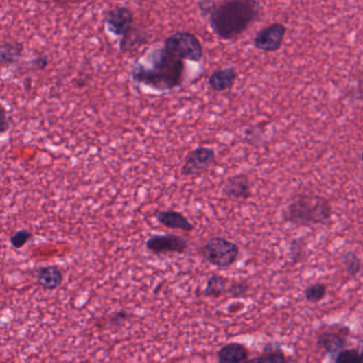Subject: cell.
Wrapping results in <instances>:
<instances>
[{
    "label": "cell",
    "instance_id": "17",
    "mask_svg": "<svg viewBox=\"0 0 363 363\" xmlns=\"http://www.w3.org/2000/svg\"><path fill=\"white\" fill-rule=\"evenodd\" d=\"M24 46L21 43H12L8 42L1 46V53H0V60L3 67L5 65H14L22 57Z\"/></svg>",
    "mask_w": 363,
    "mask_h": 363
},
{
    "label": "cell",
    "instance_id": "15",
    "mask_svg": "<svg viewBox=\"0 0 363 363\" xmlns=\"http://www.w3.org/2000/svg\"><path fill=\"white\" fill-rule=\"evenodd\" d=\"M250 360V351L241 343H228L218 351V361L221 363H240Z\"/></svg>",
    "mask_w": 363,
    "mask_h": 363
},
{
    "label": "cell",
    "instance_id": "27",
    "mask_svg": "<svg viewBox=\"0 0 363 363\" xmlns=\"http://www.w3.org/2000/svg\"><path fill=\"white\" fill-rule=\"evenodd\" d=\"M360 363H363V351L360 353Z\"/></svg>",
    "mask_w": 363,
    "mask_h": 363
},
{
    "label": "cell",
    "instance_id": "9",
    "mask_svg": "<svg viewBox=\"0 0 363 363\" xmlns=\"http://www.w3.org/2000/svg\"><path fill=\"white\" fill-rule=\"evenodd\" d=\"M134 15L128 7L113 8L106 16L108 30L115 36H126L133 29Z\"/></svg>",
    "mask_w": 363,
    "mask_h": 363
},
{
    "label": "cell",
    "instance_id": "11",
    "mask_svg": "<svg viewBox=\"0 0 363 363\" xmlns=\"http://www.w3.org/2000/svg\"><path fill=\"white\" fill-rule=\"evenodd\" d=\"M347 344L344 328L338 330H325L318 337V345L330 356H337L340 351L345 349Z\"/></svg>",
    "mask_w": 363,
    "mask_h": 363
},
{
    "label": "cell",
    "instance_id": "20",
    "mask_svg": "<svg viewBox=\"0 0 363 363\" xmlns=\"http://www.w3.org/2000/svg\"><path fill=\"white\" fill-rule=\"evenodd\" d=\"M327 293V287L322 283H312L305 290V298L311 304H316L323 301Z\"/></svg>",
    "mask_w": 363,
    "mask_h": 363
},
{
    "label": "cell",
    "instance_id": "24",
    "mask_svg": "<svg viewBox=\"0 0 363 363\" xmlns=\"http://www.w3.org/2000/svg\"><path fill=\"white\" fill-rule=\"evenodd\" d=\"M344 266L345 271L349 274V276L358 275L360 273L361 270V261L360 259L356 256V254L354 253H347L344 255Z\"/></svg>",
    "mask_w": 363,
    "mask_h": 363
},
{
    "label": "cell",
    "instance_id": "21",
    "mask_svg": "<svg viewBox=\"0 0 363 363\" xmlns=\"http://www.w3.org/2000/svg\"><path fill=\"white\" fill-rule=\"evenodd\" d=\"M132 316L129 311L121 309V310L114 311L113 314H110L109 318L106 320L109 327L117 329V328L123 327Z\"/></svg>",
    "mask_w": 363,
    "mask_h": 363
},
{
    "label": "cell",
    "instance_id": "14",
    "mask_svg": "<svg viewBox=\"0 0 363 363\" xmlns=\"http://www.w3.org/2000/svg\"><path fill=\"white\" fill-rule=\"evenodd\" d=\"M237 79V69L235 67H226L214 71L208 79V84L214 92H225L235 86Z\"/></svg>",
    "mask_w": 363,
    "mask_h": 363
},
{
    "label": "cell",
    "instance_id": "5",
    "mask_svg": "<svg viewBox=\"0 0 363 363\" xmlns=\"http://www.w3.org/2000/svg\"><path fill=\"white\" fill-rule=\"evenodd\" d=\"M163 47L183 61L200 62L204 57V47L200 38L187 31H180L167 36L164 40Z\"/></svg>",
    "mask_w": 363,
    "mask_h": 363
},
{
    "label": "cell",
    "instance_id": "23",
    "mask_svg": "<svg viewBox=\"0 0 363 363\" xmlns=\"http://www.w3.org/2000/svg\"><path fill=\"white\" fill-rule=\"evenodd\" d=\"M34 239V233L27 229H19L14 235L10 237V243L16 250H21L23 247L26 246L31 240Z\"/></svg>",
    "mask_w": 363,
    "mask_h": 363
},
{
    "label": "cell",
    "instance_id": "3",
    "mask_svg": "<svg viewBox=\"0 0 363 363\" xmlns=\"http://www.w3.org/2000/svg\"><path fill=\"white\" fill-rule=\"evenodd\" d=\"M331 215L333 207L329 200L310 193L295 195L283 210V219L287 223L303 227L326 225Z\"/></svg>",
    "mask_w": 363,
    "mask_h": 363
},
{
    "label": "cell",
    "instance_id": "8",
    "mask_svg": "<svg viewBox=\"0 0 363 363\" xmlns=\"http://www.w3.org/2000/svg\"><path fill=\"white\" fill-rule=\"evenodd\" d=\"M287 28L281 23H274L259 31L254 38V46L264 53H275L283 46Z\"/></svg>",
    "mask_w": 363,
    "mask_h": 363
},
{
    "label": "cell",
    "instance_id": "10",
    "mask_svg": "<svg viewBox=\"0 0 363 363\" xmlns=\"http://www.w3.org/2000/svg\"><path fill=\"white\" fill-rule=\"evenodd\" d=\"M223 193L231 200H246L252 196V183L244 174L233 176L226 180Z\"/></svg>",
    "mask_w": 363,
    "mask_h": 363
},
{
    "label": "cell",
    "instance_id": "4",
    "mask_svg": "<svg viewBox=\"0 0 363 363\" xmlns=\"http://www.w3.org/2000/svg\"><path fill=\"white\" fill-rule=\"evenodd\" d=\"M200 255L208 264L219 268H227L237 262L240 247L223 237H212L200 247Z\"/></svg>",
    "mask_w": 363,
    "mask_h": 363
},
{
    "label": "cell",
    "instance_id": "1",
    "mask_svg": "<svg viewBox=\"0 0 363 363\" xmlns=\"http://www.w3.org/2000/svg\"><path fill=\"white\" fill-rule=\"evenodd\" d=\"M198 8L214 34L224 40L240 38L260 14L258 0H200Z\"/></svg>",
    "mask_w": 363,
    "mask_h": 363
},
{
    "label": "cell",
    "instance_id": "18",
    "mask_svg": "<svg viewBox=\"0 0 363 363\" xmlns=\"http://www.w3.org/2000/svg\"><path fill=\"white\" fill-rule=\"evenodd\" d=\"M144 36L145 34H139L138 31L132 29L126 36H121V51L125 53V51H129V50H133L140 47L141 45L145 43Z\"/></svg>",
    "mask_w": 363,
    "mask_h": 363
},
{
    "label": "cell",
    "instance_id": "22",
    "mask_svg": "<svg viewBox=\"0 0 363 363\" xmlns=\"http://www.w3.org/2000/svg\"><path fill=\"white\" fill-rule=\"evenodd\" d=\"M250 283L245 281V280H240V281H231L228 287L227 294L233 298H241V297L246 296L250 292Z\"/></svg>",
    "mask_w": 363,
    "mask_h": 363
},
{
    "label": "cell",
    "instance_id": "12",
    "mask_svg": "<svg viewBox=\"0 0 363 363\" xmlns=\"http://www.w3.org/2000/svg\"><path fill=\"white\" fill-rule=\"evenodd\" d=\"M156 219L160 225L169 228V229L185 231V233H191L194 231V225L191 223L190 220L183 215L181 212L175 211V210L169 209L158 212Z\"/></svg>",
    "mask_w": 363,
    "mask_h": 363
},
{
    "label": "cell",
    "instance_id": "25",
    "mask_svg": "<svg viewBox=\"0 0 363 363\" xmlns=\"http://www.w3.org/2000/svg\"><path fill=\"white\" fill-rule=\"evenodd\" d=\"M338 363H357L360 362V351L357 349H343L336 356Z\"/></svg>",
    "mask_w": 363,
    "mask_h": 363
},
{
    "label": "cell",
    "instance_id": "16",
    "mask_svg": "<svg viewBox=\"0 0 363 363\" xmlns=\"http://www.w3.org/2000/svg\"><path fill=\"white\" fill-rule=\"evenodd\" d=\"M228 287H229V279L227 277L219 274H212L207 280L204 295L210 298H220L223 295L227 294Z\"/></svg>",
    "mask_w": 363,
    "mask_h": 363
},
{
    "label": "cell",
    "instance_id": "2",
    "mask_svg": "<svg viewBox=\"0 0 363 363\" xmlns=\"http://www.w3.org/2000/svg\"><path fill=\"white\" fill-rule=\"evenodd\" d=\"M185 61L161 47L154 50L150 65L133 67L131 77L138 84H145L157 91H171L183 84Z\"/></svg>",
    "mask_w": 363,
    "mask_h": 363
},
{
    "label": "cell",
    "instance_id": "6",
    "mask_svg": "<svg viewBox=\"0 0 363 363\" xmlns=\"http://www.w3.org/2000/svg\"><path fill=\"white\" fill-rule=\"evenodd\" d=\"M215 163L216 154L213 148L200 146L187 154L181 165L180 173L185 177H200L209 171Z\"/></svg>",
    "mask_w": 363,
    "mask_h": 363
},
{
    "label": "cell",
    "instance_id": "13",
    "mask_svg": "<svg viewBox=\"0 0 363 363\" xmlns=\"http://www.w3.org/2000/svg\"><path fill=\"white\" fill-rule=\"evenodd\" d=\"M36 279L40 287L46 291H55L61 287L65 275L58 266H40L36 271Z\"/></svg>",
    "mask_w": 363,
    "mask_h": 363
},
{
    "label": "cell",
    "instance_id": "28",
    "mask_svg": "<svg viewBox=\"0 0 363 363\" xmlns=\"http://www.w3.org/2000/svg\"><path fill=\"white\" fill-rule=\"evenodd\" d=\"M361 160H362V162H363V150H362V154H361Z\"/></svg>",
    "mask_w": 363,
    "mask_h": 363
},
{
    "label": "cell",
    "instance_id": "7",
    "mask_svg": "<svg viewBox=\"0 0 363 363\" xmlns=\"http://www.w3.org/2000/svg\"><path fill=\"white\" fill-rule=\"evenodd\" d=\"M145 246L152 254L165 256L171 254H183L189 248V242L181 235L165 233V235H152L146 241Z\"/></svg>",
    "mask_w": 363,
    "mask_h": 363
},
{
    "label": "cell",
    "instance_id": "19",
    "mask_svg": "<svg viewBox=\"0 0 363 363\" xmlns=\"http://www.w3.org/2000/svg\"><path fill=\"white\" fill-rule=\"evenodd\" d=\"M252 361L262 363H283L287 362V357L283 354V351L270 345V347L264 349V354L257 358H253Z\"/></svg>",
    "mask_w": 363,
    "mask_h": 363
},
{
    "label": "cell",
    "instance_id": "26",
    "mask_svg": "<svg viewBox=\"0 0 363 363\" xmlns=\"http://www.w3.org/2000/svg\"><path fill=\"white\" fill-rule=\"evenodd\" d=\"M8 129H9V124H8L7 114H5V110L3 108V112H1V133H5Z\"/></svg>",
    "mask_w": 363,
    "mask_h": 363
}]
</instances>
